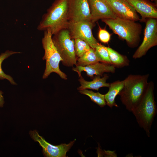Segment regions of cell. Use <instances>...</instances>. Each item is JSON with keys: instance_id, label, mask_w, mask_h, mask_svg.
I'll return each mask as SVG.
<instances>
[{"instance_id": "obj_1", "label": "cell", "mask_w": 157, "mask_h": 157, "mask_svg": "<svg viewBox=\"0 0 157 157\" xmlns=\"http://www.w3.org/2000/svg\"><path fill=\"white\" fill-rule=\"evenodd\" d=\"M149 74L129 75L124 80L119 95L127 110L131 112L144 96L148 85Z\"/></svg>"}, {"instance_id": "obj_2", "label": "cell", "mask_w": 157, "mask_h": 157, "mask_svg": "<svg viewBox=\"0 0 157 157\" xmlns=\"http://www.w3.org/2000/svg\"><path fill=\"white\" fill-rule=\"evenodd\" d=\"M68 0H55L43 15L37 29L40 31L49 29L53 35L67 28L69 22Z\"/></svg>"}, {"instance_id": "obj_3", "label": "cell", "mask_w": 157, "mask_h": 157, "mask_svg": "<svg viewBox=\"0 0 157 157\" xmlns=\"http://www.w3.org/2000/svg\"><path fill=\"white\" fill-rule=\"evenodd\" d=\"M154 84L148 82L146 92L143 98L131 112L140 126L149 137L151 126L157 112L154 93Z\"/></svg>"}, {"instance_id": "obj_4", "label": "cell", "mask_w": 157, "mask_h": 157, "mask_svg": "<svg viewBox=\"0 0 157 157\" xmlns=\"http://www.w3.org/2000/svg\"><path fill=\"white\" fill-rule=\"evenodd\" d=\"M101 20L114 33L125 40L129 47L134 48L138 45L142 28L140 24L136 21L117 17L115 19Z\"/></svg>"}, {"instance_id": "obj_5", "label": "cell", "mask_w": 157, "mask_h": 157, "mask_svg": "<svg viewBox=\"0 0 157 157\" xmlns=\"http://www.w3.org/2000/svg\"><path fill=\"white\" fill-rule=\"evenodd\" d=\"M52 36L49 29L44 31L42 39V47L44 51L42 59L46 61V67L42 78L46 79L51 73L54 72L62 79L67 80V75L59 68V64L62 59L53 43Z\"/></svg>"}, {"instance_id": "obj_6", "label": "cell", "mask_w": 157, "mask_h": 157, "mask_svg": "<svg viewBox=\"0 0 157 157\" xmlns=\"http://www.w3.org/2000/svg\"><path fill=\"white\" fill-rule=\"evenodd\" d=\"M53 35V42L62 59L63 65L67 67L76 65L77 59L75 51L74 40L70 36L68 30L62 29Z\"/></svg>"}, {"instance_id": "obj_7", "label": "cell", "mask_w": 157, "mask_h": 157, "mask_svg": "<svg viewBox=\"0 0 157 157\" xmlns=\"http://www.w3.org/2000/svg\"><path fill=\"white\" fill-rule=\"evenodd\" d=\"M95 23L91 20H83L77 22L69 21L67 29L72 38H79L86 42L94 49L100 44L94 37L92 29Z\"/></svg>"}, {"instance_id": "obj_8", "label": "cell", "mask_w": 157, "mask_h": 157, "mask_svg": "<svg viewBox=\"0 0 157 157\" xmlns=\"http://www.w3.org/2000/svg\"><path fill=\"white\" fill-rule=\"evenodd\" d=\"M146 21L143 39L133 56L134 59L145 56L150 49L157 45V19L149 18Z\"/></svg>"}, {"instance_id": "obj_9", "label": "cell", "mask_w": 157, "mask_h": 157, "mask_svg": "<svg viewBox=\"0 0 157 157\" xmlns=\"http://www.w3.org/2000/svg\"><path fill=\"white\" fill-rule=\"evenodd\" d=\"M29 134L35 142H38L42 147L45 156L47 157H65L67 152L74 144L75 140L68 144H62L58 145H53L47 142L40 136L36 130L30 131Z\"/></svg>"}, {"instance_id": "obj_10", "label": "cell", "mask_w": 157, "mask_h": 157, "mask_svg": "<svg viewBox=\"0 0 157 157\" xmlns=\"http://www.w3.org/2000/svg\"><path fill=\"white\" fill-rule=\"evenodd\" d=\"M69 21H92L88 0H69Z\"/></svg>"}, {"instance_id": "obj_11", "label": "cell", "mask_w": 157, "mask_h": 157, "mask_svg": "<svg viewBox=\"0 0 157 157\" xmlns=\"http://www.w3.org/2000/svg\"><path fill=\"white\" fill-rule=\"evenodd\" d=\"M117 17L135 21L140 20L135 10L123 0H105Z\"/></svg>"}, {"instance_id": "obj_12", "label": "cell", "mask_w": 157, "mask_h": 157, "mask_svg": "<svg viewBox=\"0 0 157 157\" xmlns=\"http://www.w3.org/2000/svg\"><path fill=\"white\" fill-rule=\"evenodd\" d=\"M88 2L93 22L100 19H115L117 17L105 0H88Z\"/></svg>"}, {"instance_id": "obj_13", "label": "cell", "mask_w": 157, "mask_h": 157, "mask_svg": "<svg viewBox=\"0 0 157 157\" xmlns=\"http://www.w3.org/2000/svg\"><path fill=\"white\" fill-rule=\"evenodd\" d=\"M138 13L140 20L144 21L149 18H157V9L156 5L149 0H123Z\"/></svg>"}, {"instance_id": "obj_14", "label": "cell", "mask_w": 157, "mask_h": 157, "mask_svg": "<svg viewBox=\"0 0 157 157\" xmlns=\"http://www.w3.org/2000/svg\"><path fill=\"white\" fill-rule=\"evenodd\" d=\"M99 62L85 66L76 65L72 70L77 73L79 77L81 76V73L84 71L87 75L92 77L94 75L101 76L105 72L113 73L115 71V67L113 65Z\"/></svg>"}, {"instance_id": "obj_15", "label": "cell", "mask_w": 157, "mask_h": 157, "mask_svg": "<svg viewBox=\"0 0 157 157\" xmlns=\"http://www.w3.org/2000/svg\"><path fill=\"white\" fill-rule=\"evenodd\" d=\"M79 78L78 81L81 86L77 88L79 91L86 89H90L98 91L101 88H108L110 85V83L106 82L109 78V76L106 74L104 75L102 78L100 76H96L93 80L91 81H87L85 80L81 76Z\"/></svg>"}, {"instance_id": "obj_16", "label": "cell", "mask_w": 157, "mask_h": 157, "mask_svg": "<svg viewBox=\"0 0 157 157\" xmlns=\"http://www.w3.org/2000/svg\"><path fill=\"white\" fill-rule=\"evenodd\" d=\"M124 83L123 80H117L110 84L108 91L104 94V96L106 104L110 108L118 107L116 103L115 98L122 89Z\"/></svg>"}, {"instance_id": "obj_17", "label": "cell", "mask_w": 157, "mask_h": 157, "mask_svg": "<svg viewBox=\"0 0 157 157\" xmlns=\"http://www.w3.org/2000/svg\"><path fill=\"white\" fill-rule=\"evenodd\" d=\"M112 65L115 67H122L128 66L129 61L127 57L109 47H106Z\"/></svg>"}, {"instance_id": "obj_18", "label": "cell", "mask_w": 157, "mask_h": 157, "mask_svg": "<svg viewBox=\"0 0 157 157\" xmlns=\"http://www.w3.org/2000/svg\"><path fill=\"white\" fill-rule=\"evenodd\" d=\"M99 62L94 49L91 48L88 51L77 59L76 66H85Z\"/></svg>"}, {"instance_id": "obj_19", "label": "cell", "mask_w": 157, "mask_h": 157, "mask_svg": "<svg viewBox=\"0 0 157 157\" xmlns=\"http://www.w3.org/2000/svg\"><path fill=\"white\" fill-rule=\"evenodd\" d=\"M79 92L88 96L93 102L101 107H103L106 105L104 94H102L99 92H94L87 89L79 91Z\"/></svg>"}, {"instance_id": "obj_20", "label": "cell", "mask_w": 157, "mask_h": 157, "mask_svg": "<svg viewBox=\"0 0 157 157\" xmlns=\"http://www.w3.org/2000/svg\"><path fill=\"white\" fill-rule=\"evenodd\" d=\"M21 53L19 52L14 51H12L7 50L4 53H2L0 55V79H6L11 84L15 85L16 83L15 82L13 78L9 75L6 74L2 70L1 67L2 63L3 60L8 58L11 55L17 53Z\"/></svg>"}, {"instance_id": "obj_21", "label": "cell", "mask_w": 157, "mask_h": 157, "mask_svg": "<svg viewBox=\"0 0 157 157\" xmlns=\"http://www.w3.org/2000/svg\"><path fill=\"white\" fill-rule=\"evenodd\" d=\"M74 49L76 55L79 58L91 48L86 42L79 38L74 39Z\"/></svg>"}, {"instance_id": "obj_22", "label": "cell", "mask_w": 157, "mask_h": 157, "mask_svg": "<svg viewBox=\"0 0 157 157\" xmlns=\"http://www.w3.org/2000/svg\"><path fill=\"white\" fill-rule=\"evenodd\" d=\"M94 50L99 62L112 65L106 47L99 44Z\"/></svg>"}, {"instance_id": "obj_23", "label": "cell", "mask_w": 157, "mask_h": 157, "mask_svg": "<svg viewBox=\"0 0 157 157\" xmlns=\"http://www.w3.org/2000/svg\"><path fill=\"white\" fill-rule=\"evenodd\" d=\"M98 33V38L99 40L102 42L108 43L110 40V35L105 29L101 28L99 26Z\"/></svg>"}, {"instance_id": "obj_24", "label": "cell", "mask_w": 157, "mask_h": 157, "mask_svg": "<svg viewBox=\"0 0 157 157\" xmlns=\"http://www.w3.org/2000/svg\"><path fill=\"white\" fill-rule=\"evenodd\" d=\"M3 92L0 90V107H3V104L4 103V101L3 96L2 95Z\"/></svg>"}, {"instance_id": "obj_25", "label": "cell", "mask_w": 157, "mask_h": 157, "mask_svg": "<svg viewBox=\"0 0 157 157\" xmlns=\"http://www.w3.org/2000/svg\"><path fill=\"white\" fill-rule=\"evenodd\" d=\"M151 1H153L154 0H151Z\"/></svg>"}]
</instances>
